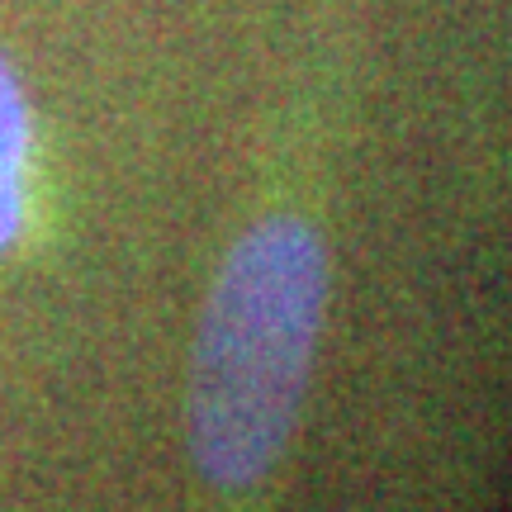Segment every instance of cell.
<instances>
[{
	"instance_id": "2",
	"label": "cell",
	"mask_w": 512,
	"mask_h": 512,
	"mask_svg": "<svg viewBox=\"0 0 512 512\" xmlns=\"http://www.w3.org/2000/svg\"><path fill=\"white\" fill-rule=\"evenodd\" d=\"M29 152H34V119L10 57L0 53V252H10L24 233L29 204Z\"/></svg>"
},
{
	"instance_id": "1",
	"label": "cell",
	"mask_w": 512,
	"mask_h": 512,
	"mask_svg": "<svg viewBox=\"0 0 512 512\" xmlns=\"http://www.w3.org/2000/svg\"><path fill=\"white\" fill-rule=\"evenodd\" d=\"M328 309V252L304 219L271 214L228 252L190 361V456L219 489H247L285 456Z\"/></svg>"
}]
</instances>
